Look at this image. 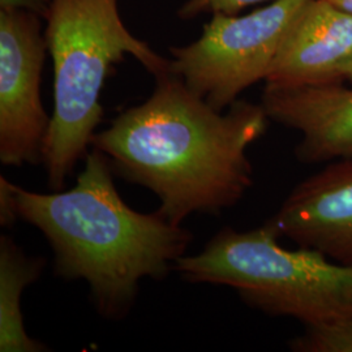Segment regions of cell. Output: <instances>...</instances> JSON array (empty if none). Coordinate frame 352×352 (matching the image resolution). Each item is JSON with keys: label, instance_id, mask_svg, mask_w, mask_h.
Listing matches in <instances>:
<instances>
[{"label": "cell", "instance_id": "cell-8", "mask_svg": "<svg viewBox=\"0 0 352 352\" xmlns=\"http://www.w3.org/2000/svg\"><path fill=\"white\" fill-rule=\"evenodd\" d=\"M261 104L270 122L302 135L295 146L299 162L330 164L352 158V84H266Z\"/></svg>", "mask_w": 352, "mask_h": 352}, {"label": "cell", "instance_id": "cell-9", "mask_svg": "<svg viewBox=\"0 0 352 352\" xmlns=\"http://www.w3.org/2000/svg\"><path fill=\"white\" fill-rule=\"evenodd\" d=\"M352 56V13L327 0H309L287 30L266 84L304 85L334 81Z\"/></svg>", "mask_w": 352, "mask_h": 352}, {"label": "cell", "instance_id": "cell-14", "mask_svg": "<svg viewBox=\"0 0 352 352\" xmlns=\"http://www.w3.org/2000/svg\"><path fill=\"white\" fill-rule=\"evenodd\" d=\"M50 4L51 0H0V10L25 11L45 17Z\"/></svg>", "mask_w": 352, "mask_h": 352}, {"label": "cell", "instance_id": "cell-5", "mask_svg": "<svg viewBox=\"0 0 352 352\" xmlns=\"http://www.w3.org/2000/svg\"><path fill=\"white\" fill-rule=\"evenodd\" d=\"M309 0H272L238 16L213 13L201 36L171 49L170 74L214 109L223 111L240 94L265 81L296 14Z\"/></svg>", "mask_w": 352, "mask_h": 352}, {"label": "cell", "instance_id": "cell-11", "mask_svg": "<svg viewBox=\"0 0 352 352\" xmlns=\"http://www.w3.org/2000/svg\"><path fill=\"white\" fill-rule=\"evenodd\" d=\"M289 346L295 352H352V316L304 325Z\"/></svg>", "mask_w": 352, "mask_h": 352}, {"label": "cell", "instance_id": "cell-6", "mask_svg": "<svg viewBox=\"0 0 352 352\" xmlns=\"http://www.w3.org/2000/svg\"><path fill=\"white\" fill-rule=\"evenodd\" d=\"M46 39L39 16L0 10V162L43 164L50 126L41 100Z\"/></svg>", "mask_w": 352, "mask_h": 352}, {"label": "cell", "instance_id": "cell-3", "mask_svg": "<svg viewBox=\"0 0 352 352\" xmlns=\"http://www.w3.org/2000/svg\"><path fill=\"white\" fill-rule=\"evenodd\" d=\"M45 19L54 110L43 164L51 190H62L101 124L102 89L113 65L131 55L158 78L170 74V60L131 33L118 0H51Z\"/></svg>", "mask_w": 352, "mask_h": 352}, {"label": "cell", "instance_id": "cell-1", "mask_svg": "<svg viewBox=\"0 0 352 352\" xmlns=\"http://www.w3.org/2000/svg\"><path fill=\"white\" fill-rule=\"evenodd\" d=\"M155 80L151 97L96 133L90 148L115 175L151 190L173 225L232 208L253 186L247 151L269 126L263 104L238 100L219 111L173 74Z\"/></svg>", "mask_w": 352, "mask_h": 352}, {"label": "cell", "instance_id": "cell-2", "mask_svg": "<svg viewBox=\"0 0 352 352\" xmlns=\"http://www.w3.org/2000/svg\"><path fill=\"white\" fill-rule=\"evenodd\" d=\"M107 157L91 148L68 190L38 193L14 184L17 213L45 235L54 273L88 283L97 314L122 320L145 278L162 280L186 254L193 234L158 212L132 209L113 183Z\"/></svg>", "mask_w": 352, "mask_h": 352}, {"label": "cell", "instance_id": "cell-15", "mask_svg": "<svg viewBox=\"0 0 352 352\" xmlns=\"http://www.w3.org/2000/svg\"><path fill=\"white\" fill-rule=\"evenodd\" d=\"M334 81H344L352 84V56L337 69L334 75Z\"/></svg>", "mask_w": 352, "mask_h": 352}, {"label": "cell", "instance_id": "cell-16", "mask_svg": "<svg viewBox=\"0 0 352 352\" xmlns=\"http://www.w3.org/2000/svg\"><path fill=\"white\" fill-rule=\"evenodd\" d=\"M327 1L337 6L338 8L343 10V11L352 13V0H327Z\"/></svg>", "mask_w": 352, "mask_h": 352}, {"label": "cell", "instance_id": "cell-12", "mask_svg": "<svg viewBox=\"0 0 352 352\" xmlns=\"http://www.w3.org/2000/svg\"><path fill=\"white\" fill-rule=\"evenodd\" d=\"M272 0H187V3L180 8L179 14L182 19L197 17L202 13H226L238 14L244 8L254 4Z\"/></svg>", "mask_w": 352, "mask_h": 352}, {"label": "cell", "instance_id": "cell-4", "mask_svg": "<svg viewBox=\"0 0 352 352\" xmlns=\"http://www.w3.org/2000/svg\"><path fill=\"white\" fill-rule=\"evenodd\" d=\"M279 238L269 221L248 231L225 227L174 270L190 283L231 287L252 308L302 325L352 316V265L314 248L286 250Z\"/></svg>", "mask_w": 352, "mask_h": 352}, {"label": "cell", "instance_id": "cell-7", "mask_svg": "<svg viewBox=\"0 0 352 352\" xmlns=\"http://www.w3.org/2000/svg\"><path fill=\"white\" fill-rule=\"evenodd\" d=\"M267 221L279 236L352 265V158L304 179Z\"/></svg>", "mask_w": 352, "mask_h": 352}, {"label": "cell", "instance_id": "cell-13", "mask_svg": "<svg viewBox=\"0 0 352 352\" xmlns=\"http://www.w3.org/2000/svg\"><path fill=\"white\" fill-rule=\"evenodd\" d=\"M17 218L20 217L14 199V184L7 177L0 176V225L12 227Z\"/></svg>", "mask_w": 352, "mask_h": 352}, {"label": "cell", "instance_id": "cell-10", "mask_svg": "<svg viewBox=\"0 0 352 352\" xmlns=\"http://www.w3.org/2000/svg\"><path fill=\"white\" fill-rule=\"evenodd\" d=\"M45 260L28 256L11 238H0V351L41 352L47 347L26 333L21 312L24 289L37 282Z\"/></svg>", "mask_w": 352, "mask_h": 352}]
</instances>
